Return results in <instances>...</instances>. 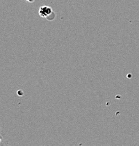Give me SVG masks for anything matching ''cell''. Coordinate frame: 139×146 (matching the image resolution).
<instances>
[{"label":"cell","instance_id":"cell-2","mask_svg":"<svg viewBox=\"0 0 139 146\" xmlns=\"http://www.w3.org/2000/svg\"><path fill=\"white\" fill-rule=\"evenodd\" d=\"M25 1H28V2H30V3H33V2H34L35 0H25Z\"/></svg>","mask_w":139,"mask_h":146},{"label":"cell","instance_id":"cell-3","mask_svg":"<svg viewBox=\"0 0 139 146\" xmlns=\"http://www.w3.org/2000/svg\"><path fill=\"white\" fill-rule=\"evenodd\" d=\"M1 139H2V138H1V136H0V143H1Z\"/></svg>","mask_w":139,"mask_h":146},{"label":"cell","instance_id":"cell-1","mask_svg":"<svg viewBox=\"0 0 139 146\" xmlns=\"http://www.w3.org/2000/svg\"><path fill=\"white\" fill-rule=\"evenodd\" d=\"M53 10L50 7L47 6H42L39 9V14L40 17L42 18H47L50 15L52 14Z\"/></svg>","mask_w":139,"mask_h":146}]
</instances>
